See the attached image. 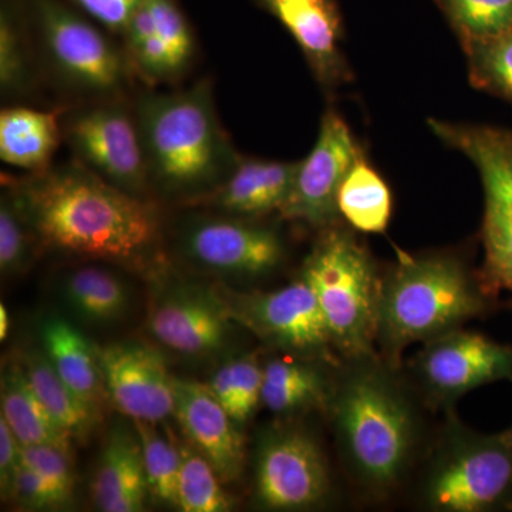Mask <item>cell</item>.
<instances>
[{
  "label": "cell",
  "mask_w": 512,
  "mask_h": 512,
  "mask_svg": "<svg viewBox=\"0 0 512 512\" xmlns=\"http://www.w3.org/2000/svg\"><path fill=\"white\" fill-rule=\"evenodd\" d=\"M181 245L192 261L227 275H268L285 259L284 242L274 229L224 218L192 221Z\"/></svg>",
  "instance_id": "9a60e30c"
},
{
  "label": "cell",
  "mask_w": 512,
  "mask_h": 512,
  "mask_svg": "<svg viewBox=\"0 0 512 512\" xmlns=\"http://www.w3.org/2000/svg\"><path fill=\"white\" fill-rule=\"evenodd\" d=\"M342 360L379 355L376 349L382 275L372 255L346 229L328 227L303 264Z\"/></svg>",
  "instance_id": "8992f818"
},
{
  "label": "cell",
  "mask_w": 512,
  "mask_h": 512,
  "mask_svg": "<svg viewBox=\"0 0 512 512\" xmlns=\"http://www.w3.org/2000/svg\"><path fill=\"white\" fill-rule=\"evenodd\" d=\"M32 86L25 43L8 8L0 13V87L5 96H20Z\"/></svg>",
  "instance_id": "836d02e7"
},
{
  "label": "cell",
  "mask_w": 512,
  "mask_h": 512,
  "mask_svg": "<svg viewBox=\"0 0 512 512\" xmlns=\"http://www.w3.org/2000/svg\"><path fill=\"white\" fill-rule=\"evenodd\" d=\"M464 45L512 30V0H437Z\"/></svg>",
  "instance_id": "1f68e13d"
},
{
  "label": "cell",
  "mask_w": 512,
  "mask_h": 512,
  "mask_svg": "<svg viewBox=\"0 0 512 512\" xmlns=\"http://www.w3.org/2000/svg\"><path fill=\"white\" fill-rule=\"evenodd\" d=\"M392 192L362 153L340 185L338 212L350 227L365 234H383L392 218Z\"/></svg>",
  "instance_id": "d4e9b609"
},
{
  "label": "cell",
  "mask_w": 512,
  "mask_h": 512,
  "mask_svg": "<svg viewBox=\"0 0 512 512\" xmlns=\"http://www.w3.org/2000/svg\"><path fill=\"white\" fill-rule=\"evenodd\" d=\"M77 5L113 32H124L143 0H74Z\"/></svg>",
  "instance_id": "74e56055"
},
{
  "label": "cell",
  "mask_w": 512,
  "mask_h": 512,
  "mask_svg": "<svg viewBox=\"0 0 512 512\" xmlns=\"http://www.w3.org/2000/svg\"><path fill=\"white\" fill-rule=\"evenodd\" d=\"M10 329V318L5 303H0V339L8 338Z\"/></svg>",
  "instance_id": "ab89813d"
},
{
  "label": "cell",
  "mask_w": 512,
  "mask_h": 512,
  "mask_svg": "<svg viewBox=\"0 0 512 512\" xmlns=\"http://www.w3.org/2000/svg\"><path fill=\"white\" fill-rule=\"evenodd\" d=\"M255 498L271 511L322 507L332 494V474L319 441L292 423L262 431L255 448Z\"/></svg>",
  "instance_id": "ba28073f"
},
{
  "label": "cell",
  "mask_w": 512,
  "mask_h": 512,
  "mask_svg": "<svg viewBox=\"0 0 512 512\" xmlns=\"http://www.w3.org/2000/svg\"><path fill=\"white\" fill-rule=\"evenodd\" d=\"M234 319L220 292L177 286L153 303L148 315L151 335L173 352L202 356L221 349Z\"/></svg>",
  "instance_id": "2e32d148"
},
{
  "label": "cell",
  "mask_w": 512,
  "mask_h": 512,
  "mask_svg": "<svg viewBox=\"0 0 512 512\" xmlns=\"http://www.w3.org/2000/svg\"><path fill=\"white\" fill-rule=\"evenodd\" d=\"M40 335L43 350L64 383L99 414L107 392L96 346L59 318L46 319Z\"/></svg>",
  "instance_id": "7402d4cb"
},
{
  "label": "cell",
  "mask_w": 512,
  "mask_h": 512,
  "mask_svg": "<svg viewBox=\"0 0 512 512\" xmlns=\"http://www.w3.org/2000/svg\"><path fill=\"white\" fill-rule=\"evenodd\" d=\"M262 380L264 366L258 353H247L224 363L208 384L229 416L244 424L262 404Z\"/></svg>",
  "instance_id": "83f0119b"
},
{
  "label": "cell",
  "mask_w": 512,
  "mask_h": 512,
  "mask_svg": "<svg viewBox=\"0 0 512 512\" xmlns=\"http://www.w3.org/2000/svg\"><path fill=\"white\" fill-rule=\"evenodd\" d=\"M143 450L148 490L160 503L178 508L181 448L165 437L154 421L131 420Z\"/></svg>",
  "instance_id": "f546056e"
},
{
  "label": "cell",
  "mask_w": 512,
  "mask_h": 512,
  "mask_svg": "<svg viewBox=\"0 0 512 512\" xmlns=\"http://www.w3.org/2000/svg\"><path fill=\"white\" fill-rule=\"evenodd\" d=\"M181 448L178 478V510L184 512H225L231 501L221 488V478L207 457L194 446Z\"/></svg>",
  "instance_id": "4dcf8cb0"
},
{
  "label": "cell",
  "mask_w": 512,
  "mask_h": 512,
  "mask_svg": "<svg viewBox=\"0 0 512 512\" xmlns=\"http://www.w3.org/2000/svg\"><path fill=\"white\" fill-rule=\"evenodd\" d=\"M22 461L32 467L52 488L60 508L73 497L74 474L70 451L55 446H22Z\"/></svg>",
  "instance_id": "d590c367"
},
{
  "label": "cell",
  "mask_w": 512,
  "mask_h": 512,
  "mask_svg": "<svg viewBox=\"0 0 512 512\" xmlns=\"http://www.w3.org/2000/svg\"><path fill=\"white\" fill-rule=\"evenodd\" d=\"M153 16L154 32L170 53L178 74L184 72L194 55V37L183 12L174 0H146Z\"/></svg>",
  "instance_id": "e575fe53"
},
{
  "label": "cell",
  "mask_w": 512,
  "mask_h": 512,
  "mask_svg": "<svg viewBox=\"0 0 512 512\" xmlns=\"http://www.w3.org/2000/svg\"><path fill=\"white\" fill-rule=\"evenodd\" d=\"M174 397V416L192 446L207 457L221 481L239 480L245 466L244 440L210 384L174 377Z\"/></svg>",
  "instance_id": "e0dca14e"
},
{
  "label": "cell",
  "mask_w": 512,
  "mask_h": 512,
  "mask_svg": "<svg viewBox=\"0 0 512 512\" xmlns=\"http://www.w3.org/2000/svg\"><path fill=\"white\" fill-rule=\"evenodd\" d=\"M288 29L323 84L346 79L340 18L332 0H258Z\"/></svg>",
  "instance_id": "ac0fdd59"
},
{
  "label": "cell",
  "mask_w": 512,
  "mask_h": 512,
  "mask_svg": "<svg viewBox=\"0 0 512 512\" xmlns=\"http://www.w3.org/2000/svg\"><path fill=\"white\" fill-rule=\"evenodd\" d=\"M37 28L47 56L67 82L86 92H116L127 66L103 33L57 0H36Z\"/></svg>",
  "instance_id": "7c38bea8"
},
{
  "label": "cell",
  "mask_w": 512,
  "mask_h": 512,
  "mask_svg": "<svg viewBox=\"0 0 512 512\" xmlns=\"http://www.w3.org/2000/svg\"><path fill=\"white\" fill-rule=\"evenodd\" d=\"M494 298L483 276H474L457 256L402 255L382 275L377 353L387 365L402 370L410 345L463 328L484 315Z\"/></svg>",
  "instance_id": "3957f363"
},
{
  "label": "cell",
  "mask_w": 512,
  "mask_h": 512,
  "mask_svg": "<svg viewBox=\"0 0 512 512\" xmlns=\"http://www.w3.org/2000/svg\"><path fill=\"white\" fill-rule=\"evenodd\" d=\"M339 365L295 353L271 357L262 363V404L272 413L285 417L311 410L328 412L336 382V375L330 370L339 369Z\"/></svg>",
  "instance_id": "d6986e66"
},
{
  "label": "cell",
  "mask_w": 512,
  "mask_h": 512,
  "mask_svg": "<svg viewBox=\"0 0 512 512\" xmlns=\"http://www.w3.org/2000/svg\"><path fill=\"white\" fill-rule=\"evenodd\" d=\"M416 495L427 511H512V444L507 431L478 433L453 409L446 410Z\"/></svg>",
  "instance_id": "5b68a950"
},
{
  "label": "cell",
  "mask_w": 512,
  "mask_h": 512,
  "mask_svg": "<svg viewBox=\"0 0 512 512\" xmlns=\"http://www.w3.org/2000/svg\"><path fill=\"white\" fill-rule=\"evenodd\" d=\"M62 138L52 111L9 107L0 113V158L3 163L39 174L49 170Z\"/></svg>",
  "instance_id": "603a6c76"
},
{
  "label": "cell",
  "mask_w": 512,
  "mask_h": 512,
  "mask_svg": "<svg viewBox=\"0 0 512 512\" xmlns=\"http://www.w3.org/2000/svg\"><path fill=\"white\" fill-rule=\"evenodd\" d=\"M64 138L80 163L107 183L137 195L150 183L146 151L136 114L120 103L77 111L64 126Z\"/></svg>",
  "instance_id": "8fae6325"
},
{
  "label": "cell",
  "mask_w": 512,
  "mask_h": 512,
  "mask_svg": "<svg viewBox=\"0 0 512 512\" xmlns=\"http://www.w3.org/2000/svg\"><path fill=\"white\" fill-rule=\"evenodd\" d=\"M234 322L266 345L342 363L311 285L299 278L271 292H220Z\"/></svg>",
  "instance_id": "30bf717a"
},
{
  "label": "cell",
  "mask_w": 512,
  "mask_h": 512,
  "mask_svg": "<svg viewBox=\"0 0 512 512\" xmlns=\"http://www.w3.org/2000/svg\"><path fill=\"white\" fill-rule=\"evenodd\" d=\"M15 183L43 247L124 262L141 258L156 244L153 208L82 163L49 168Z\"/></svg>",
  "instance_id": "7a4b0ae2"
},
{
  "label": "cell",
  "mask_w": 512,
  "mask_h": 512,
  "mask_svg": "<svg viewBox=\"0 0 512 512\" xmlns=\"http://www.w3.org/2000/svg\"><path fill=\"white\" fill-rule=\"evenodd\" d=\"M12 497L26 510H55L60 508L52 488L28 464H20L13 485Z\"/></svg>",
  "instance_id": "8d00e7d4"
},
{
  "label": "cell",
  "mask_w": 512,
  "mask_h": 512,
  "mask_svg": "<svg viewBox=\"0 0 512 512\" xmlns=\"http://www.w3.org/2000/svg\"><path fill=\"white\" fill-rule=\"evenodd\" d=\"M0 403V416L5 417L20 446L46 444L70 451L73 437L56 423L40 402L20 360L3 367Z\"/></svg>",
  "instance_id": "cb8c5ba5"
},
{
  "label": "cell",
  "mask_w": 512,
  "mask_h": 512,
  "mask_svg": "<svg viewBox=\"0 0 512 512\" xmlns=\"http://www.w3.org/2000/svg\"><path fill=\"white\" fill-rule=\"evenodd\" d=\"M107 396L131 420L160 423L174 414V376L163 356L143 343L96 346Z\"/></svg>",
  "instance_id": "5bb4252c"
},
{
  "label": "cell",
  "mask_w": 512,
  "mask_h": 512,
  "mask_svg": "<svg viewBox=\"0 0 512 512\" xmlns=\"http://www.w3.org/2000/svg\"><path fill=\"white\" fill-rule=\"evenodd\" d=\"M326 413L352 483L373 500L399 491L421 439L419 410L402 370L379 355L342 360Z\"/></svg>",
  "instance_id": "6da1fadb"
},
{
  "label": "cell",
  "mask_w": 512,
  "mask_h": 512,
  "mask_svg": "<svg viewBox=\"0 0 512 512\" xmlns=\"http://www.w3.org/2000/svg\"><path fill=\"white\" fill-rule=\"evenodd\" d=\"M298 165L239 157L228 177L211 191L210 200L238 217L256 218L279 212L291 192Z\"/></svg>",
  "instance_id": "44dd1931"
},
{
  "label": "cell",
  "mask_w": 512,
  "mask_h": 512,
  "mask_svg": "<svg viewBox=\"0 0 512 512\" xmlns=\"http://www.w3.org/2000/svg\"><path fill=\"white\" fill-rule=\"evenodd\" d=\"M19 360L37 397L56 423L73 439L86 437L97 413L64 383L45 350H29Z\"/></svg>",
  "instance_id": "4316f807"
},
{
  "label": "cell",
  "mask_w": 512,
  "mask_h": 512,
  "mask_svg": "<svg viewBox=\"0 0 512 512\" xmlns=\"http://www.w3.org/2000/svg\"><path fill=\"white\" fill-rule=\"evenodd\" d=\"M136 119L151 181L171 194H208L239 156L222 130L211 84L178 93L144 94Z\"/></svg>",
  "instance_id": "277c9868"
},
{
  "label": "cell",
  "mask_w": 512,
  "mask_h": 512,
  "mask_svg": "<svg viewBox=\"0 0 512 512\" xmlns=\"http://www.w3.org/2000/svg\"><path fill=\"white\" fill-rule=\"evenodd\" d=\"M417 392L427 407L453 409L471 390L512 382V345L463 328L423 343L413 360Z\"/></svg>",
  "instance_id": "9c48e42d"
},
{
  "label": "cell",
  "mask_w": 512,
  "mask_h": 512,
  "mask_svg": "<svg viewBox=\"0 0 512 512\" xmlns=\"http://www.w3.org/2000/svg\"><path fill=\"white\" fill-rule=\"evenodd\" d=\"M37 237L29 220L18 185L3 181L0 200V272L5 276L25 271L32 258Z\"/></svg>",
  "instance_id": "f1b7e54d"
},
{
  "label": "cell",
  "mask_w": 512,
  "mask_h": 512,
  "mask_svg": "<svg viewBox=\"0 0 512 512\" xmlns=\"http://www.w3.org/2000/svg\"><path fill=\"white\" fill-rule=\"evenodd\" d=\"M360 153L345 120L328 111L311 154L301 161L279 214L289 221L328 228L338 217V192Z\"/></svg>",
  "instance_id": "4fadbf2b"
},
{
  "label": "cell",
  "mask_w": 512,
  "mask_h": 512,
  "mask_svg": "<svg viewBox=\"0 0 512 512\" xmlns=\"http://www.w3.org/2000/svg\"><path fill=\"white\" fill-rule=\"evenodd\" d=\"M64 301L80 319L110 323L126 313L130 296L126 284L109 269L80 266L64 276Z\"/></svg>",
  "instance_id": "484cf974"
},
{
  "label": "cell",
  "mask_w": 512,
  "mask_h": 512,
  "mask_svg": "<svg viewBox=\"0 0 512 512\" xmlns=\"http://www.w3.org/2000/svg\"><path fill=\"white\" fill-rule=\"evenodd\" d=\"M148 490L143 450L136 429L117 426L103 448L92 483L94 504L104 512H138Z\"/></svg>",
  "instance_id": "ffe728a7"
},
{
  "label": "cell",
  "mask_w": 512,
  "mask_h": 512,
  "mask_svg": "<svg viewBox=\"0 0 512 512\" xmlns=\"http://www.w3.org/2000/svg\"><path fill=\"white\" fill-rule=\"evenodd\" d=\"M429 127L477 168L484 191L481 276L494 295L512 293V131L434 119Z\"/></svg>",
  "instance_id": "52a82bcc"
},
{
  "label": "cell",
  "mask_w": 512,
  "mask_h": 512,
  "mask_svg": "<svg viewBox=\"0 0 512 512\" xmlns=\"http://www.w3.org/2000/svg\"><path fill=\"white\" fill-rule=\"evenodd\" d=\"M505 431H507L508 439H510L511 444H512V426L510 427V429L505 430Z\"/></svg>",
  "instance_id": "60d3db41"
},
{
  "label": "cell",
  "mask_w": 512,
  "mask_h": 512,
  "mask_svg": "<svg viewBox=\"0 0 512 512\" xmlns=\"http://www.w3.org/2000/svg\"><path fill=\"white\" fill-rule=\"evenodd\" d=\"M22 464V446L5 417L0 416V490L2 497L12 498L16 474Z\"/></svg>",
  "instance_id": "f35d334b"
},
{
  "label": "cell",
  "mask_w": 512,
  "mask_h": 512,
  "mask_svg": "<svg viewBox=\"0 0 512 512\" xmlns=\"http://www.w3.org/2000/svg\"><path fill=\"white\" fill-rule=\"evenodd\" d=\"M471 82L512 101V30L494 39L464 45Z\"/></svg>",
  "instance_id": "d6a6232c"
}]
</instances>
